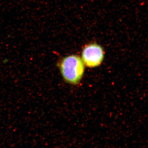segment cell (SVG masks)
<instances>
[{"mask_svg": "<svg viewBox=\"0 0 148 148\" xmlns=\"http://www.w3.org/2000/svg\"><path fill=\"white\" fill-rule=\"evenodd\" d=\"M59 67L63 78L70 84H78L84 73V63L77 55L73 54L64 57L60 61Z\"/></svg>", "mask_w": 148, "mask_h": 148, "instance_id": "1", "label": "cell"}, {"mask_svg": "<svg viewBox=\"0 0 148 148\" xmlns=\"http://www.w3.org/2000/svg\"><path fill=\"white\" fill-rule=\"evenodd\" d=\"M104 56L103 48L97 43H89L83 48L82 59L84 65L89 68H95L100 66L104 60Z\"/></svg>", "mask_w": 148, "mask_h": 148, "instance_id": "2", "label": "cell"}]
</instances>
